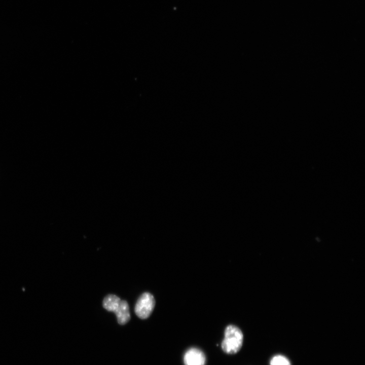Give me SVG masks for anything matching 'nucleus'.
I'll use <instances>...</instances> for the list:
<instances>
[{"instance_id":"3","label":"nucleus","mask_w":365,"mask_h":365,"mask_svg":"<svg viewBox=\"0 0 365 365\" xmlns=\"http://www.w3.org/2000/svg\"><path fill=\"white\" fill-rule=\"evenodd\" d=\"M184 362L185 365H205L206 358L201 350L196 348H192L185 353Z\"/></svg>"},{"instance_id":"2","label":"nucleus","mask_w":365,"mask_h":365,"mask_svg":"<svg viewBox=\"0 0 365 365\" xmlns=\"http://www.w3.org/2000/svg\"><path fill=\"white\" fill-rule=\"evenodd\" d=\"M155 305V300L153 296L149 293H144L139 297L136 303L135 314L141 319H147L153 312Z\"/></svg>"},{"instance_id":"4","label":"nucleus","mask_w":365,"mask_h":365,"mask_svg":"<svg viewBox=\"0 0 365 365\" xmlns=\"http://www.w3.org/2000/svg\"><path fill=\"white\" fill-rule=\"evenodd\" d=\"M114 313L120 324H126L130 319L129 305L125 300H121L119 306Z\"/></svg>"},{"instance_id":"5","label":"nucleus","mask_w":365,"mask_h":365,"mask_svg":"<svg viewBox=\"0 0 365 365\" xmlns=\"http://www.w3.org/2000/svg\"><path fill=\"white\" fill-rule=\"evenodd\" d=\"M121 300L115 295L106 296L103 301V307L106 310L115 312L119 306Z\"/></svg>"},{"instance_id":"6","label":"nucleus","mask_w":365,"mask_h":365,"mask_svg":"<svg viewBox=\"0 0 365 365\" xmlns=\"http://www.w3.org/2000/svg\"><path fill=\"white\" fill-rule=\"evenodd\" d=\"M270 365H291L289 361L285 356L277 355L274 356L270 361Z\"/></svg>"},{"instance_id":"1","label":"nucleus","mask_w":365,"mask_h":365,"mask_svg":"<svg viewBox=\"0 0 365 365\" xmlns=\"http://www.w3.org/2000/svg\"><path fill=\"white\" fill-rule=\"evenodd\" d=\"M221 344L223 350L228 354H234L239 351L243 343V335L241 331L234 325H228Z\"/></svg>"}]
</instances>
